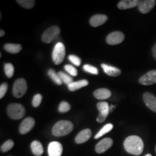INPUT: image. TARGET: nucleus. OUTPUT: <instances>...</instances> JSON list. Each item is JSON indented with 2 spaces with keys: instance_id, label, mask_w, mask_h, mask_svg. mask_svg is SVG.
Listing matches in <instances>:
<instances>
[{
  "instance_id": "f257e3e1",
  "label": "nucleus",
  "mask_w": 156,
  "mask_h": 156,
  "mask_svg": "<svg viewBox=\"0 0 156 156\" xmlns=\"http://www.w3.org/2000/svg\"><path fill=\"white\" fill-rule=\"evenodd\" d=\"M124 147L128 153L134 155H140L143 152L144 142L140 136H129L124 142Z\"/></svg>"
},
{
  "instance_id": "f03ea898",
  "label": "nucleus",
  "mask_w": 156,
  "mask_h": 156,
  "mask_svg": "<svg viewBox=\"0 0 156 156\" xmlns=\"http://www.w3.org/2000/svg\"><path fill=\"white\" fill-rule=\"evenodd\" d=\"M73 129V123L69 121L62 120L54 124L52 128V134L55 136H63L69 134Z\"/></svg>"
},
{
  "instance_id": "7ed1b4c3",
  "label": "nucleus",
  "mask_w": 156,
  "mask_h": 156,
  "mask_svg": "<svg viewBox=\"0 0 156 156\" xmlns=\"http://www.w3.org/2000/svg\"><path fill=\"white\" fill-rule=\"evenodd\" d=\"M7 115L12 119L18 120L22 119L25 114V109L22 104L10 103L7 108Z\"/></svg>"
},
{
  "instance_id": "20e7f679",
  "label": "nucleus",
  "mask_w": 156,
  "mask_h": 156,
  "mask_svg": "<svg viewBox=\"0 0 156 156\" xmlns=\"http://www.w3.org/2000/svg\"><path fill=\"white\" fill-rule=\"evenodd\" d=\"M65 46L61 42H58L54 46L52 52V59L54 63L58 65L64 61L65 57Z\"/></svg>"
},
{
  "instance_id": "39448f33",
  "label": "nucleus",
  "mask_w": 156,
  "mask_h": 156,
  "mask_svg": "<svg viewBox=\"0 0 156 156\" xmlns=\"http://www.w3.org/2000/svg\"><path fill=\"white\" fill-rule=\"evenodd\" d=\"M28 85L23 78H19L14 83L12 87L13 95L17 98H22L27 92Z\"/></svg>"
},
{
  "instance_id": "423d86ee",
  "label": "nucleus",
  "mask_w": 156,
  "mask_h": 156,
  "mask_svg": "<svg viewBox=\"0 0 156 156\" xmlns=\"http://www.w3.org/2000/svg\"><path fill=\"white\" fill-rule=\"evenodd\" d=\"M60 34V29L56 25L50 27L47 30H45L42 35V41L46 44H50Z\"/></svg>"
},
{
  "instance_id": "0eeeda50",
  "label": "nucleus",
  "mask_w": 156,
  "mask_h": 156,
  "mask_svg": "<svg viewBox=\"0 0 156 156\" xmlns=\"http://www.w3.org/2000/svg\"><path fill=\"white\" fill-rule=\"evenodd\" d=\"M97 108L100 114L97 118V122L102 123L106 120L110 112V106L107 102H99L97 103Z\"/></svg>"
},
{
  "instance_id": "6e6552de",
  "label": "nucleus",
  "mask_w": 156,
  "mask_h": 156,
  "mask_svg": "<svg viewBox=\"0 0 156 156\" xmlns=\"http://www.w3.org/2000/svg\"><path fill=\"white\" fill-rule=\"evenodd\" d=\"M124 40V35L121 31H114L111 33L106 37V42L109 45H117L123 42Z\"/></svg>"
},
{
  "instance_id": "1a4fd4ad",
  "label": "nucleus",
  "mask_w": 156,
  "mask_h": 156,
  "mask_svg": "<svg viewBox=\"0 0 156 156\" xmlns=\"http://www.w3.org/2000/svg\"><path fill=\"white\" fill-rule=\"evenodd\" d=\"M35 125V120L32 117H27L21 122L19 126V132L22 134L28 133Z\"/></svg>"
},
{
  "instance_id": "9d476101",
  "label": "nucleus",
  "mask_w": 156,
  "mask_h": 156,
  "mask_svg": "<svg viewBox=\"0 0 156 156\" xmlns=\"http://www.w3.org/2000/svg\"><path fill=\"white\" fill-rule=\"evenodd\" d=\"M113 145V140L111 138L107 137L103 139L101 141L98 142V144L95 145V152L98 154H101L105 153V152L110 149Z\"/></svg>"
},
{
  "instance_id": "9b49d317",
  "label": "nucleus",
  "mask_w": 156,
  "mask_h": 156,
  "mask_svg": "<svg viewBox=\"0 0 156 156\" xmlns=\"http://www.w3.org/2000/svg\"><path fill=\"white\" fill-rule=\"evenodd\" d=\"M63 147L60 142L53 141L50 142L48 146V156H62Z\"/></svg>"
},
{
  "instance_id": "f8f14e48",
  "label": "nucleus",
  "mask_w": 156,
  "mask_h": 156,
  "mask_svg": "<svg viewBox=\"0 0 156 156\" xmlns=\"http://www.w3.org/2000/svg\"><path fill=\"white\" fill-rule=\"evenodd\" d=\"M140 83L143 85H151L156 84V70H151L142 76L139 80Z\"/></svg>"
},
{
  "instance_id": "ddd939ff",
  "label": "nucleus",
  "mask_w": 156,
  "mask_h": 156,
  "mask_svg": "<svg viewBox=\"0 0 156 156\" xmlns=\"http://www.w3.org/2000/svg\"><path fill=\"white\" fill-rule=\"evenodd\" d=\"M156 1L155 0H144V1H140L138 5V9L142 14H147L152 9L155 7Z\"/></svg>"
},
{
  "instance_id": "4468645a",
  "label": "nucleus",
  "mask_w": 156,
  "mask_h": 156,
  "mask_svg": "<svg viewBox=\"0 0 156 156\" xmlns=\"http://www.w3.org/2000/svg\"><path fill=\"white\" fill-rule=\"evenodd\" d=\"M143 101L147 107L156 113V97L155 95L151 93H145L143 94Z\"/></svg>"
},
{
  "instance_id": "2eb2a0df",
  "label": "nucleus",
  "mask_w": 156,
  "mask_h": 156,
  "mask_svg": "<svg viewBox=\"0 0 156 156\" xmlns=\"http://www.w3.org/2000/svg\"><path fill=\"white\" fill-rule=\"evenodd\" d=\"M92 135V132L90 129H85L78 133L76 136L75 141L77 144H83L84 142H87Z\"/></svg>"
},
{
  "instance_id": "dca6fc26",
  "label": "nucleus",
  "mask_w": 156,
  "mask_h": 156,
  "mask_svg": "<svg viewBox=\"0 0 156 156\" xmlns=\"http://www.w3.org/2000/svg\"><path fill=\"white\" fill-rule=\"evenodd\" d=\"M108 20V17L103 14L95 15L90 19V24L93 27H98L104 24Z\"/></svg>"
},
{
  "instance_id": "f3484780",
  "label": "nucleus",
  "mask_w": 156,
  "mask_h": 156,
  "mask_svg": "<svg viewBox=\"0 0 156 156\" xmlns=\"http://www.w3.org/2000/svg\"><path fill=\"white\" fill-rule=\"evenodd\" d=\"M139 3L140 1L138 0H122L118 3L117 7L120 9H128L138 6Z\"/></svg>"
},
{
  "instance_id": "a211bd4d",
  "label": "nucleus",
  "mask_w": 156,
  "mask_h": 156,
  "mask_svg": "<svg viewBox=\"0 0 156 156\" xmlns=\"http://www.w3.org/2000/svg\"><path fill=\"white\" fill-rule=\"evenodd\" d=\"M93 95L95 98L98 100H106L112 95V92L108 89L106 88H99L95 90L93 93Z\"/></svg>"
},
{
  "instance_id": "6ab92c4d",
  "label": "nucleus",
  "mask_w": 156,
  "mask_h": 156,
  "mask_svg": "<svg viewBox=\"0 0 156 156\" xmlns=\"http://www.w3.org/2000/svg\"><path fill=\"white\" fill-rule=\"evenodd\" d=\"M101 67H102L104 73L107 74L109 76H112V77H116L121 75L122 72L119 68H116L113 66L108 65L106 64H101Z\"/></svg>"
},
{
  "instance_id": "aec40b11",
  "label": "nucleus",
  "mask_w": 156,
  "mask_h": 156,
  "mask_svg": "<svg viewBox=\"0 0 156 156\" xmlns=\"http://www.w3.org/2000/svg\"><path fill=\"white\" fill-rule=\"evenodd\" d=\"M30 148L32 153L36 156H41L44 153V147L42 144L38 140H35L32 142L30 145Z\"/></svg>"
},
{
  "instance_id": "412c9836",
  "label": "nucleus",
  "mask_w": 156,
  "mask_h": 156,
  "mask_svg": "<svg viewBox=\"0 0 156 156\" xmlns=\"http://www.w3.org/2000/svg\"><path fill=\"white\" fill-rule=\"evenodd\" d=\"M88 84V81L86 80H81L77 82H73V83H71L70 85H68V89H69L70 91H75L82 88V87L87 86Z\"/></svg>"
},
{
  "instance_id": "4be33fe9",
  "label": "nucleus",
  "mask_w": 156,
  "mask_h": 156,
  "mask_svg": "<svg viewBox=\"0 0 156 156\" xmlns=\"http://www.w3.org/2000/svg\"><path fill=\"white\" fill-rule=\"evenodd\" d=\"M4 48L6 51L10 54H17L22 49V46L20 44H6L4 46Z\"/></svg>"
},
{
  "instance_id": "5701e85b",
  "label": "nucleus",
  "mask_w": 156,
  "mask_h": 156,
  "mask_svg": "<svg viewBox=\"0 0 156 156\" xmlns=\"http://www.w3.org/2000/svg\"><path fill=\"white\" fill-rule=\"evenodd\" d=\"M114 128V126H113L112 124H107L105 125L99 131L98 133L95 134V139H98V138L101 137V136L104 135L107 133H108L109 132H111Z\"/></svg>"
},
{
  "instance_id": "b1692460",
  "label": "nucleus",
  "mask_w": 156,
  "mask_h": 156,
  "mask_svg": "<svg viewBox=\"0 0 156 156\" xmlns=\"http://www.w3.org/2000/svg\"><path fill=\"white\" fill-rule=\"evenodd\" d=\"M48 75L49 77H51V79L53 80L54 83H55L56 85H61L62 84V81L60 78L59 75H58V73H56L55 72V70L51 69L48 71Z\"/></svg>"
},
{
  "instance_id": "393cba45",
  "label": "nucleus",
  "mask_w": 156,
  "mask_h": 156,
  "mask_svg": "<svg viewBox=\"0 0 156 156\" xmlns=\"http://www.w3.org/2000/svg\"><path fill=\"white\" fill-rule=\"evenodd\" d=\"M58 75H59L60 78H61L62 83H64L65 84H67V86L69 85H70L71 83H73V78L71 76L67 75V73L60 71V72H58Z\"/></svg>"
},
{
  "instance_id": "a878e982",
  "label": "nucleus",
  "mask_w": 156,
  "mask_h": 156,
  "mask_svg": "<svg viewBox=\"0 0 156 156\" xmlns=\"http://www.w3.org/2000/svg\"><path fill=\"white\" fill-rule=\"evenodd\" d=\"M17 2L25 9H31L34 7L36 2L34 0H17Z\"/></svg>"
},
{
  "instance_id": "bb28decb",
  "label": "nucleus",
  "mask_w": 156,
  "mask_h": 156,
  "mask_svg": "<svg viewBox=\"0 0 156 156\" xmlns=\"http://www.w3.org/2000/svg\"><path fill=\"white\" fill-rule=\"evenodd\" d=\"M5 75H7V77L11 78L14 75L15 73V68L13 65L10 63H7L5 64Z\"/></svg>"
},
{
  "instance_id": "cd10ccee",
  "label": "nucleus",
  "mask_w": 156,
  "mask_h": 156,
  "mask_svg": "<svg viewBox=\"0 0 156 156\" xmlns=\"http://www.w3.org/2000/svg\"><path fill=\"white\" fill-rule=\"evenodd\" d=\"M13 146H14V142L11 140H7L1 146V151L3 153H6V152L10 151Z\"/></svg>"
},
{
  "instance_id": "c85d7f7f",
  "label": "nucleus",
  "mask_w": 156,
  "mask_h": 156,
  "mask_svg": "<svg viewBox=\"0 0 156 156\" xmlns=\"http://www.w3.org/2000/svg\"><path fill=\"white\" fill-rule=\"evenodd\" d=\"M83 69L87 73L93 74V75H98V70L97 68L90 64H85L83 66Z\"/></svg>"
},
{
  "instance_id": "c756f323",
  "label": "nucleus",
  "mask_w": 156,
  "mask_h": 156,
  "mask_svg": "<svg viewBox=\"0 0 156 156\" xmlns=\"http://www.w3.org/2000/svg\"><path fill=\"white\" fill-rule=\"evenodd\" d=\"M64 69L67 71V73L69 74L70 75L73 76V77H75L77 75V70L75 67H73V65H70V64H67V65L64 66Z\"/></svg>"
},
{
  "instance_id": "7c9ffc66",
  "label": "nucleus",
  "mask_w": 156,
  "mask_h": 156,
  "mask_svg": "<svg viewBox=\"0 0 156 156\" xmlns=\"http://www.w3.org/2000/svg\"><path fill=\"white\" fill-rule=\"evenodd\" d=\"M70 105L66 101H62L58 106V112L61 113H66L70 110Z\"/></svg>"
},
{
  "instance_id": "2f4dec72",
  "label": "nucleus",
  "mask_w": 156,
  "mask_h": 156,
  "mask_svg": "<svg viewBox=\"0 0 156 156\" xmlns=\"http://www.w3.org/2000/svg\"><path fill=\"white\" fill-rule=\"evenodd\" d=\"M42 101V95L41 94H36L34 95V98H33L32 101V105L33 106L36 108V107H38L40 106L41 103Z\"/></svg>"
},
{
  "instance_id": "473e14b6",
  "label": "nucleus",
  "mask_w": 156,
  "mask_h": 156,
  "mask_svg": "<svg viewBox=\"0 0 156 156\" xmlns=\"http://www.w3.org/2000/svg\"><path fill=\"white\" fill-rule=\"evenodd\" d=\"M68 58H69V60L70 62L73 63L74 65L75 66H80L81 64V59L80 58H79L78 56H75V55H73V54H71V55L69 56V57H68Z\"/></svg>"
},
{
  "instance_id": "72a5a7b5",
  "label": "nucleus",
  "mask_w": 156,
  "mask_h": 156,
  "mask_svg": "<svg viewBox=\"0 0 156 156\" xmlns=\"http://www.w3.org/2000/svg\"><path fill=\"white\" fill-rule=\"evenodd\" d=\"M7 88H8V85L7 83H2L0 86V98H3V97L5 96L6 93L7 91Z\"/></svg>"
},
{
  "instance_id": "f704fd0d",
  "label": "nucleus",
  "mask_w": 156,
  "mask_h": 156,
  "mask_svg": "<svg viewBox=\"0 0 156 156\" xmlns=\"http://www.w3.org/2000/svg\"><path fill=\"white\" fill-rule=\"evenodd\" d=\"M152 52H153V56L154 58L156 60V44L154 45L153 48H152Z\"/></svg>"
},
{
  "instance_id": "c9c22d12",
  "label": "nucleus",
  "mask_w": 156,
  "mask_h": 156,
  "mask_svg": "<svg viewBox=\"0 0 156 156\" xmlns=\"http://www.w3.org/2000/svg\"><path fill=\"white\" fill-rule=\"evenodd\" d=\"M5 31L2 30H1V31H0V36L2 37L3 36H5Z\"/></svg>"
},
{
  "instance_id": "e433bc0d",
  "label": "nucleus",
  "mask_w": 156,
  "mask_h": 156,
  "mask_svg": "<svg viewBox=\"0 0 156 156\" xmlns=\"http://www.w3.org/2000/svg\"><path fill=\"white\" fill-rule=\"evenodd\" d=\"M145 156H152L151 154H147V155H145Z\"/></svg>"
},
{
  "instance_id": "4c0bfd02",
  "label": "nucleus",
  "mask_w": 156,
  "mask_h": 156,
  "mask_svg": "<svg viewBox=\"0 0 156 156\" xmlns=\"http://www.w3.org/2000/svg\"><path fill=\"white\" fill-rule=\"evenodd\" d=\"M155 151H156V147H155Z\"/></svg>"
}]
</instances>
